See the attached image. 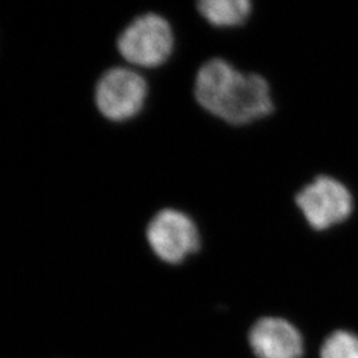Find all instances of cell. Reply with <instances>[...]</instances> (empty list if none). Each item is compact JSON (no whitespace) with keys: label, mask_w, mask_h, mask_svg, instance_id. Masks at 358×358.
Returning a JSON list of instances; mask_svg holds the SVG:
<instances>
[{"label":"cell","mask_w":358,"mask_h":358,"mask_svg":"<svg viewBox=\"0 0 358 358\" xmlns=\"http://www.w3.org/2000/svg\"><path fill=\"white\" fill-rule=\"evenodd\" d=\"M194 96L207 113L235 127L256 122L275 109L264 77L241 72L219 57L206 62L196 72Z\"/></svg>","instance_id":"6da1fadb"},{"label":"cell","mask_w":358,"mask_h":358,"mask_svg":"<svg viewBox=\"0 0 358 358\" xmlns=\"http://www.w3.org/2000/svg\"><path fill=\"white\" fill-rule=\"evenodd\" d=\"M117 48L129 64L157 68L165 64L173 53L174 32L164 16L145 13L121 32Z\"/></svg>","instance_id":"7a4b0ae2"},{"label":"cell","mask_w":358,"mask_h":358,"mask_svg":"<svg viewBox=\"0 0 358 358\" xmlns=\"http://www.w3.org/2000/svg\"><path fill=\"white\" fill-rule=\"evenodd\" d=\"M294 203L315 231L331 230L344 223L355 210V199L345 185L331 176H319L296 194Z\"/></svg>","instance_id":"3957f363"},{"label":"cell","mask_w":358,"mask_h":358,"mask_svg":"<svg viewBox=\"0 0 358 358\" xmlns=\"http://www.w3.org/2000/svg\"><path fill=\"white\" fill-rule=\"evenodd\" d=\"M148 244L161 262L177 266L201 248V232L186 213L165 208L154 215L146 229Z\"/></svg>","instance_id":"277c9868"},{"label":"cell","mask_w":358,"mask_h":358,"mask_svg":"<svg viewBox=\"0 0 358 358\" xmlns=\"http://www.w3.org/2000/svg\"><path fill=\"white\" fill-rule=\"evenodd\" d=\"M146 99V80L138 72L124 66L106 71L94 90L99 112L113 122H125L140 115Z\"/></svg>","instance_id":"5b68a950"},{"label":"cell","mask_w":358,"mask_h":358,"mask_svg":"<svg viewBox=\"0 0 358 358\" xmlns=\"http://www.w3.org/2000/svg\"><path fill=\"white\" fill-rule=\"evenodd\" d=\"M254 358H307V338L299 325L282 315L256 319L247 332Z\"/></svg>","instance_id":"8992f818"},{"label":"cell","mask_w":358,"mask_h":358,"mask_svg":"<svg viewBox=\"0 0 358 358\" xmlns=\"http://www.w3.org/2000/svg\"><path fill=\"white\" fill-rule=\"evenodd\" d=\"M198 13L207 23L217 28H234L244 24L252 13L250 0H202Z\"/></svg>","instance_id":"52a82bcc"},{"label":"cell","mask_w":358,"mask_h":358,"mask_svg":"<svg viewBox=\"0 0 358 358\" xmlns=\"http://www.w3.org/2000/svg\"><path fill=\"white\" fill-rule=\"evenodd\" d=\"M317 358H358V332L337 328L328 333L317 349Z\"/></svg>","instance_id":"ba28073f"}]
</instances>
